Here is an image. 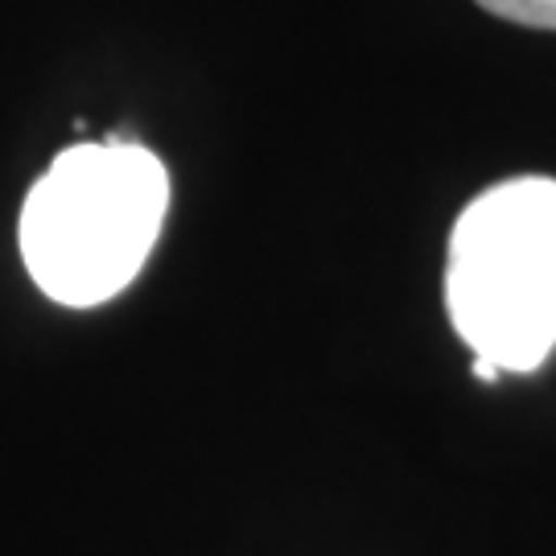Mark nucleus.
<instances>
[{
    "mask_svg": "<svg viewBox=\"0 0 556 556\" xmlns=\"http://www.w3.org/2000/svg\"><path fill=\"white\" fill-rule=\"evenodd\" d=\"M169 211V169L137 140L62 149L21 206V260L50 301L96 309L149 264Z\"/></svg>",
    "mask_w": 556,
    "mask_h": 556,
    "instance_id": "nucleus-1",
    "label": "nucleus"
},
{
    "mask_svg": "<svg viewBox=\"0 0 556 556\" xmlns=\"http://www.w3.org/2000/svg\"><path fill=\"white\" fill-rule=\"evenodd\" d=\"M445 309L475 376L536 371L556 346V178H507L454 223Z\"/></svg>",
    "mask_w": 556,
    "mask_h": 556,
    "instance_id": "nucleus-2",
    "label": "nucleus"
},
{
    "mask_svg": "<svg viewBox=\"0 0 556 556\" xmlns=\"http://www.w3.org/2000/svg\"><path fill=\"white\" fill-rule=\"evenodd\" d=\"M486 13L528 29H556V0H478Z\"/></svg>",
    "mask_w": 556,
    "mask_h": 556,
    "instance_id": "nucleus-3",
    "label": "nucleus"
}]
</instances>
